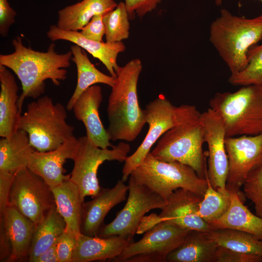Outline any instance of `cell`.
Segmentation results:
<instances>
[{
    "label": "cell",
    "mask_w": 262,
    "mask_h": 262,
    "mask_svg": "<svg viewBox=\"0 0 262 262\" xmlns=\"http://www.w3.org/2000/svg\"><path fill=\"white\" fill-rule=\"evenodd\" d=\"M218 246L206 232L191 230L184 241L167 257L168 262H216Z\"/></svg>",
    "instance_id": "cell-25"
},
{
    "label": "cell",
    "mask_w": 262,
    "mask_h": 262,
    "mask_svg": "<svg viewBox=\"0 0 262 262\" xmlns=\"http://www.w3.org/2000/svg\"><path fill=\"white\" fill-rule=\"evenodd\" d=\"M14 51L9 54L0 55V65L11 69L17 76L22 85V93L19 97L17 106L21 113L25 99H37L45 91V81L50 80L58 86L61 81L66 78L72 53L58 54L55 50V45L50 44L46 52H40L27 48L22 38L16 36L12 41Z\"/></svg>",
    "instance_id": "cell-1"
},
{
    "label": "cell",
    "mask_w": 262,
    "mask_h": 262,
    "mask_svg": "<svg viewBox=\"0 0 262 262\" xmlns=\"http://www.w3.org/2000/svg\"><path fill=\"white\" fill-rule=\"evenodd\" d=\"M66 109L48 96L39 97L27 104L18 130L27 132L35 150L45 152L55 149L74 136V127L66 122Z\"/></svg>",
    "instance_id": "cell-5"
},
{
    "label": "cell",
    "mask_w": 262,
    "mask_h": 262,
    "mask_svg": "<svg viewBox=\"0 0 262 262\" xmlns=\"http://www.w3.org/2000/svg\"><path fill=\"white\" fill-rule=\"evenodd\" d=\"M35 149L31 146L27 132L18 130L9 137L0 140V170L16 174L28 166L31 154Z\"/></svg>",
    "instance_id": "cell-26"
},
{
    "label": "cell",
    "mask_w": 262,
    "mask_h": 262,
    "mask_svg": "<svg viewBox=\"0 0 262 262\" xmlns=\"http://www.w3.org/2000/svg\"><path fill=\"white\" fill-rule=\"evenodd\" d=\"M78 145V138L74 135L55 149L45 152L34 150L31 155L27 167L52 188L70 178V174H64L66 170L63 166L67 159H73Z\"/></svg>",
    "instance_id": "cell-16"
},
{
    "label": "cell",
    "mask_w": 262,
    "mask_h": 262,
    "mask_svg": "<svg viewBox=\"0 0 262 262\" xmlns=\"http://www.w3.org/2000/svg\"><path fill=\"white\" fill-rule=\"evenodd\" d=\"M208 186L200 202L199 215L206 222H212L222 216L229 209L231 202L230 192L227 189H215L206 177Z\"/></svg>",
    "instance_id": "cell-31"
},
{
    "label": "cell",
    "mask_w": 262,
    "mask_h": 262,
    "mask_svg": "<svg viewBox=\"0 0 262 262\" xmlns=\"http://www.w3.org/2000/svg\"><path fill=\"white\" fill-rule=\"evenodd\" d=\"M16 15L8 0H0V34L3 37L7 36L10 26L15 22Z\"/></svg>",
    "instance_id": "cell-40"
},
{
    "label": "cell",
    "mask_w": 262,
    "mask_h": 262,
    "mask_svg": "<svg viewBox=\"0 0 262 262\" xmlns=\"http://www.w3.org/2000/svg\"><path fill=\"white\" fill-rule=\"evenodd\" d=\"M191 230L169 222L159 223L147 231L142 238L131 243L112 261L115 262H164L179 247Z\"/></svg>",
    "instance_id": "cell-11"
},
{
    "label": "cell",
    "mask_w": 262,
    "mask_h": 262,
    "mask_svg": "<svg viewBox=\"0 0 262 262\" xmlns=\"http://www.w3.org/2000/svg\"><path fill=\"white\" fill-rule=\"evenodd\" d=\"M70 179L51 190L57 210L65 221L66 227L78 235L81 233L83 202L78 187Z\"/></svg>",
    "instance_id": "cell-27"
},
{
    "label": "cell",
    "mask_w": 262,
    "mask_h": 262,
    "mask_svg": "<svg viewBox=\"0 0 262 262\" xmlns=\"http://www.w3.org/2000/svg\"><path fill=\"white\" fill-rule=\"evenodd\" d=\"M128 185L129 195L124 208L111 222L101 227L98 236H121L133 240L145 214L152 210H162L166 204V200L131 176Z\"/></svg>",
    "instance_id": "cell-10"
},
{
    "label": "cell",
    "mask_w": 262,
    "mask_h": 262,
    "mask_svg": "<svg viewBox=\"0 0 262 262\" xmlns=\"http://www.w3.org/2000/svg\"><path fill=\"white\" fill-rule=\"evenodd\" d=\"M162 0H125V3L130 19L135 14L140 18L155 9Z\"/></svg>",
    "instance_id": "cell-37"
},
{
    "label": "cell",
    "mask_w": 262,
    "mask_h": 262,
    "mask_svg": "<svg viewBox=\"0 0 262 262\" xmlns=\"http://www.w3.org/2000/svg\"><path fill=\"white\" fill-rule=\"evenodd\" d=\"M47 36L52 41L62 40L71 42L86 50L94 58L98 59L105 66L111 76L116 78L118 54L124 52L126 47L122 42L108 43L88 39L77 31L64 30L52 25L47 32Z\"/></svg>",
    "instance_id": "cell-19"
},
{
    "label": "cell",
    "mask_w": 262,
    "mask_h": 262,
    "mask_svg": "<svg viewBox=\"0 0 262 262\" xmlns=\"http://www.w3.org/2000/svg\"><path fill=\"white\" fill-rule=\"evenodd\" d=\"M189 105H173L163 94L146 105L144 109L148 131L135 151L128 156L122 168L121 180L125 182L132 172L143 162L153 145L169 129L177 124L187 112Z\"/></svg>",
    "instance_id": "cell-9"
},
{
    "label": "cell",
    "mask_w": 262,
    "mask_h": 262,
    "mask_svg": "<svg viewBox=\"0 0 262 262\" xmlns=\"http://www.w3.org/2000/svg\"><path fill=\"white\" fill-rule=\"evenodd\" d=\"M142 70L139 59H134L115 70V81L111 87L107 107L110 140L132 142L146 123L144 110L138 101L137 84Z\"/></svg>",
    "instance_id": "cell-2"
},
{
    "label": "cell",
    "mask_w": 262,
    "mask_h": 262,
    "mask_svg": "<svg viewBox=\"0 0 262 262\" xmlns=\"http://www.w3.org/2000/svg\"><path fill=\"white\" fill-rule=\"evenodd\" d=\"M54 205L51 188L41 177L28 167L16 174L10 195V206L36 225Z\"/></svg>",
    "instance_id": "cell-12"
},
{
    "label": "cell",
    "mask_w": 262,
    "mask_h": 262,
    "mask_svg": "<svg viewBox=\"0 0 262 262\" xmlns=\"http://www.w3.org/2000/svg\"><path fill=\"white\" fill-rule=\"evenodd\" d=\"M102 100L101 87L94 85L85 90L75 102L72 110L75 117L84 124L86 137L94 146L101 148L112 147L107 130L103 125L99 114Z\"/></svg>",
    "instance_id": "cell-17"
},
{
    "label": "cell",
    "mask_w": 262,
    "mask_h": 262,
    "mask_svg": "<svg viewBox=\"0 0 262 262\" xmlns=\"http://www.w3.org/2000/svg\"><path fill=\"white\" fill-rule=\"evenodd\" d=\"M10 242L3 229L0 227V261L8 262L11 254Z\"/></svg>",
    "instance_id": "cell-41"
},
{
    "label": "cell",
    "mask_w": 262,
    "mask_h": 262,
    "mask_svg": "<svg viewBox=\"0 0 262 262\" xmlns=\"http://www.w3.org/2000/svg\"><path fill=\"white\" fill-rule=\"evenodd\" d=\"M222 0H215V4L217 6H220V5L222 4ZM260 0L262 2V0ZM261 15L262 16V14H261Z\"/></svg>",
    "instance_id": "cell-43"
},
{
    "label": "cell",
    "mask_w": 262,
    "mask_h": 262,
    "mask_svg": "<svg viewBox=\"0 0 262 262\" xmlns=\"http://www.w3.org/2000/svg\"><path fill=\"white\" fill-rule=\"evenodd\" d=\"M128 185L122 180L112 188H101L93 199L82 205L81 233L97 236L108 212L115 206L126 199Z\"/></svg>",
    "instance_id": "cell-18"
},
{
    "label": "cell",
    "mask_w": 262,
    "mask_h": 262,
    "mask_svg": "<svg viewBox=\"0 0 262 262\" xmlns=\"http://www.w3.org/2000/svg\"><path fill=\"white\" fill-rule=\"evenodd\" d=\"M78 145L73 159L74 166L70 180L78 187L84 202L87 196H96L101 189L97 177L98 170L106 161L124 162L131 147L128 143L120 142L111 149L93 146L86 136L78 138Z\"/></svg>",
    "instance_id": "cell-8"
},
{
    "label": "cell",
    "mask_w": 262,
    "mask_h": 262,
    "mask_svg": "<svg viewBox=\"0 0 262 262\" xmlns=\"http://www.w3.org/2000/svg\"><path fill=\"white\" fill-rule=\"evenodd\" d=\"M204 141L208 146V178L216 190L226 189L229 161L225 147L226 137L222 119L209 108L201 114Z\"/></svg>",
    "instance_id": "cell-15"
},
{
    "label": "cell",
    "mask_w": 262,
    "mask_h": 262,
    "mask_svg": "<svg viewBox=\"0 0 262 262\" xmlns=\"http://www.w3.org/2000/svg\"><path fill=\"white\" fill-rule=\"evenodd\" d=\"M262 257L234 251L218 246L216 262H262Z\"/></svg>",
    "instance_id": "cell-36"
},
{
    "label": "cell",
    "mask_w": 262,
    "mask_h": 262,
    "mask_svg": "<svg viewBox=\"0 0 262 262\" xmlns=\"http://www.w3.org/2000/svg\"><path fill=\"white\" fill-rule=\"evenodd\" d=\"M202 197L188 190L177 189L166 200V204L160 213L145 216L144 224L150 229L166 221L185 229L208 232L212 229L211 226L198 213Z\"/></svg>",
    "instance_id": "cell-14"
},
{
    "label": "cell",
    "mask_w": 262,
    "mask_h": 262,
    "mask_svg": "<svg viewBox=\"0 0 262 262\" xmlns=\"http://www.w3.org/2000/svg\"><path fill=\"white\" fill-rule=\"evenodd\" d=\"M225 143L229 161L226 188L239 194L247 176L262 165V133L226 137Z\"/></svg>",
    "instance_id": "cell-13"
},
{
    "label": "cell",
    "mask_w": 262,
    "mask_h": 262,
    "mask_svg": "<svg viewBox=\"0 0 262 262\" xmlns=\"http://www.w3.org/2000/svg\"><path fill=\"white\" fill-rule=\"evenodd\" d=\"M103 16L98 15L93 16L81 30L82 34L88 39L102 42L105 33Z\"/></svg>",
    "instance_id": "cell-38"
},
{
    "label": "cell",
    "mask_w": 262,
    "mask_h": 262,
    "mask_svg": "<svg viewBox=\"0 0 262 262\" xmlns=\"http://www.w3.org/2000/svg\"><path fill=\"white\" fill-rule=\"evenodd\" d=\"M16 174L0 170V214L9 206V198Z\"/></svg>",
    "instance_id": "cell-39"
},
{
    "label": "cell",
    "mask_w": 262,
    "mask_h": 262,
    "mask_svg": "<svg viewBox=\"0 0 262 262\" xmlns=\"http://www.w3.org/2000/svg\"><path fill=\"white\" fill-rule=\"evenodd\" d=\"M72 60L75 63L77 70V83L75 90L66 106L68 110H72L73 106L79 96L87 88L97 83H103L112 87L116 78L108 76L98 70L89 59L85 51L80 47L72 45Z\"/></svg>",
    "instance_id": "cell-28"
},
{
    "label": "cell",
    "mask_w": 262,
    "mask_h": 262,
    "mask_svg": "<svg viewBox=\"0 0 262 262\" xmlns=\"http://www.w3.org/2000/svg\"><path fill=\"white\" fill-rule=\"evenodd\" d=\"M257 215L262 218V208L256 211Z\"/></svg>",
    "instance_id": "cell-44"
},
{
    "label": "cell",
    "mask_w": 262,
    "mask_h": 262,
    "mask_svg": "<svg viewBox=\"0 0 262 262\" xmlns=\"http://www.w3.org/2000/svg\"><path fill=\"white\" fill-rule=\"evenodd\" d=\"M247 60L248 64L243 70L231 74L229 79L230 83L243 86L262 84V44L249 49Z\"/></svg>",
    "instance_id": "cell-33"
},
{
    "label": "cell",
    "mask_w": 262,
    "mask_h": 262,
    "mask_svg": "<svg viewBox=\"0 0 262 262\" xmlns=\"http://www.w3.org/2000/svg\"><path fill=\"white\" fill-rule=\"evenodd\" d=\"M66 227L65 221L54 205L44 219L35 225L28 261L34 262L41 253L54 245Z\"/></svg>",
    "instance_id": "cell-29"
},
{
    "label": "cell",
    "mask_w": 262,
    "mask_h": 262,
    "mask_svg": "<svg viewBox=\"0 0 262 262\" xmlns=\"http://www.w3.org/2000/svg\"><path fill=\"white\" fill-rule=\"evenodd\" d=\"M129 15L124 2H120L116 7L103 16L105 27L106 42H122L129 36Z\"/></svg>",
    "instance_id": "cell-32"
},
{
    "label": "cell",
    "mask_w": 262,
    "mask_h": 262,
    "mask_svg": "<svg viewBox=\"0 0 262 262\" xmlns=\"http://www.w3.org/2000/svg\"><path fill=\"white\" fill-rule=\"evenodd\" d=\"M0 227L3 229L11 246L8 262L29 257L35 225L16 209L9 206L0 214Z\"/></svg>",
    "instance_id": "cell-21"
},
{
    "label": "cell",
    "mask_w": 262,
    "mask_h": 262,
    "mask_svg": "<svg viewBox=\"0 0 262 262\" xmlns=\"http://www.w3.org/2000/svg\"><path fill=\"white\" fill-rule=\"evenodd\" d=\"M77 235L66 227L55 244L59 262H72Z\"/></svg>",
    "instance_id": "cell-35"
},
{
    "label": "cell",
    "mask_w": 262,
    "mask_h": 262,
    "mask_svg": "<svg viewBox=\"0 0 262 262\" xmlns=\"http://www.w3.org/2000/svg\"><path fill=\"white\" fill-rule=\"evenodd\" d=\"M34 262H59L55 243L41 253Z\"/></svg>",
    "instance_id": "cell-42"
},
{
    "label": "cell",
    "mask_w": 262,
    "mask_h": 262,
    "mask_svg": "<svg viewBox=\"0 0 262 262\" xmlns=\"http://www.w3.org/2000/svg\"><path fill=\"white\" fill-rule=\"evenodd\" d=\"M121 236L107 237L77 235L72 262L113 260L132 242Z\"/></svg>",
    "instance_id": "cell-20"
},
{
    "label": "cell",
    "mask_w": 262,
    "mask_h": 262,
    "mask_svg": "<svg viewBox=\"0 0 262 262\" xmlns=\"http://www.w3.org/2000/svg\"><path fill=\"white\" fill-rule=\"evenodd\" d=\"M201 114L196 106L189 105L182 119L159 138L150 153L163 161L188 165L199 177L206 179L208 174L203 151L205 141Z\"/></svg>",
    "instance_id": "cell-4"
},
{
    "label": "cell",
    "mask_w": 262,
    "mask_h": 262,
    "mask_svg": "<svg viewBox=\"0 0 262 262\" xmlns=\"http://www.w3.org/2000/svg\"><path fill=\"white\" fill-rule=\"evenodd\" d=\"M209 104L222 119L226 137L262 133V84L216 93Z\"/></svg>",
    "instance_id": "cell-6"
},
{
    "label": "cell",
    "mask_w": 262,
    "mask_h": 262,
    "mask_svg": "<svg viewBox=\"0 0 262 262\" xmlns=\"http://www.w3.org/2000/svg\"><path fill=\"white\" fill-rule=\"evenodd\" d=\"M117 5L114 0H82L60 10L56 25L64 30H81L93 16H104Z\"/></svg>",
    "instance_id": "cell-23"
},
{
    "label": "cell",
    "mask_w": 262,
    "mask_h": 262,
    "mask_svg": "<svg viewBox=\"0 0 262 262\" xmlns=\"http://www.w3.org/2000/svg\"><path fill=\"white\" fill-rule=\"evenodd\" d=\"M230 192V206L222 216L209 224L212 229L237 230L262 239V218L253 214L244 205L237 192Z\"/></svg>",
    "instance_id": "cell-24"
},
{
    "label": "cell",
    "mask_w": 262,
    "mask_h": 262,
    "mask_svg": "<svg viewBox=\"0 0 262 262\" xmlns=\"http://www.w3.org/2000/svg\"><path fill=\"white\" fill-rule=\"evenodd\" d=\"M0 136L9 137L18 130L21 115L17 106L19 96L15 78L2 65H0Z\"/></svg>",
    "instance_id": "cell-22"
},
{
    "label": "cell",
    "mask_w": 262,
    "mask_h": 262,
    "mask_svg": "<svg viewBox=\"0 0 262 262\" xmlns=\"http://www.w3.org/2000/svg\"><path fill=\"white\" fill-rule=\"evenodd\" d=\"M206 234L218 246L262 257V239L251 234L227 229H212Z\"/></svg>",
    "instance_id": "cell-30"
},
{
    "label": "cell",
    "mask_w": 262,
    "mask_h": 262,
    "mask_svg": "<svg viewBox=\"0 0 262 262\" xmlns=\"http://www.w3.org/2000/svg\"><path fill=\"white\" fill-rule=\"evenodd\" d=\"M262 40V16L246 18L222 9L211 24L210 40L226 63L231 74L243 70L248 64L249 49Z\"/></svg>",
    "instance_id": "cell-3"
},
{
    "label": "cell",
    "mask_w": 262,
    "mask_h": 262,
    "mask_svg": "<svg viewBox=\"0 0 262 262\" xmlns=\"http://www.w3.org/2000/svg\"><path fill=\"white\" fill-rule=\"evenodd\" d=\"M130 176L165 200L179 189L189 190L203 197L208 186L207 179L199 177L190 166L158 160L150 152Z\"/></svg>",
    "instance_id": "cell-7"
},
{
    "label": "cell",
    "mask_w": 262,
    "mask_h": 262,
    "mask_svg": "<svg viewBox=\"0 0 262 262\" xmlns=\"http://www.w3.org/2000/svg\"><path fill=\"white\" fill-rule=\"evenodd\" d=\"M243 185L245 196L255 205L256 211L262 208V165L251 172Z\"/></svg>",
    "instance_id": "cell-34"
}]
</instances>
